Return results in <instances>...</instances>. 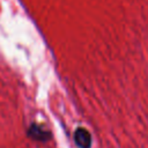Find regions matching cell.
Wrapping results in <instances>:
<instances>
[{"label": "cell", "instance_id": "1", "mask_svg": "<svg viewBox=\"0 0 148 148\" xmlns=\"http://www.w3.org/2000/svg\"><path fill=\"white\" fill-rule=\"evenodd\" d=\"M74 141L79 148H90L91 147V135L86 128H77L74 132Z\"/></svg>", "mask_w": 148, "mask_h": 148}]
</instances>
